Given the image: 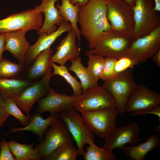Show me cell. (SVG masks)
<instances>
[{"label":"cell","instance_id":"cell-16","mask_svg":"<svg viewBox=\"0 0 160 160\" xmlns=\"http://www.w3.org/2000/svg\"><path fill=\"white\" fill-rule=\"evenodd\" d=\"M72 28L71 24L64 21L55 31L49 34L44 33L40 34L35 43L30 46L27 51L25 60L24 65L26 68L40 53L50 48L57 39L64 33L68 32Z\"/></svg>","mask_w":160,"mask_h":160},{"label":"cell","instance_id":"cell-7","mask_svg":"<svg viewBox=\"0 0 160 160\" xmlns=\"http://www.w3.org/2000/svg\"><path fill=\"white\" fill-rule=\"evenodd\" d=\"M41 13L35 7L12 14L0 20V33L31 30L38 31L43 24Z\"/></svg>","mask_w":160,"mask_h":160},{"label":"cell","instance_id":"cell-31","mask_svg":"<svg viewBox=\"0 0 160 160\" xmlns=\"http://www.w3.org/2000/svg\"><path fill=\"white\" fill-rule=\"evenodd\" d=\"M2 107L7 113L15 118L23 125L26 126L29 123L31 115L24 114L12 98L4 99Z\"/></svg>","mask_w":160,"mask_h":160},{"label":"cell","instance_id":"cell-44","mask_svg":"<svg viewBox=\"0 0 160 160\" xmlns=\"http://www.w3.org/2000/svg\"><path fill=\"white\" fill-rule=\"evenodd\" d=\"M154 131L158 132H160V124L154 128Z\"/></svg>","mask_w":160,"mask_h":160},{"label":"cell","instance_id":"cell-1","mask_svg":"<svg viewBox=\"0 0 160 160\" xmlns=\"http://www.w3.org/2000/svg\"><path fill=\"white\" fill-rule=\"evenodd\" d=\"M107 12L104 0H88L79 7L78 22L81 26V35L87 41L90 49H94L103 34L112 29Z\"/></svg>","mask_w":160,"mask_h":160},{"label":"cell","instance_id":"cell-8","mask_svg":"<svg viewBox=\"0 0 160 160\" xmlns=\"http://www.w3.org/2000/svg\"><path fill=\"white\" fill-rule=\"evenodd\" d=\"M81 113L85 123L93 133L104 139L116 127L117 118L119 114L116 107L84 112Z\"/></svg>","mask_w":160,"mask_h":160},{"label":"cell","instance_id":"cell-33","mask_svg":"<svg viewBox=\"0 0 160 160\" xmlns=\"http://www.w3.org/2000/svg\"><path fill=\"white\" fill-rule=\"evenodd\" d=\"M117 59L110 57H105V63L100 79L104 82L114 78L116 76L114 72V65Z\"/></svg>","mask_w":160,"mask_h":160},{"label":"cell","instance_id":"cell-39","mask_svg":"<svg viewBox=\"0 0 160 160\" xmlns=\"http://www.w3.org/2000/svg\"><path fill=\"white\" fill-rule=\"evenodd\" d=\"M153 61L158 67H160V49H159L152 57Z\"/></svg>","mask_w":160,"mask_h":160},{"label":"cell","instance_id":"cell-22","mask_svg":"<svg viewBox=\"0 0 160 160\" xmlns=\"http://www.w3.org/2000/svg\"><path fill=\"white\" fill-rule=\"evenodd\" d=\"M145 142L139 145L123 146L121 149L124 154L132 160H143L147 153L159 145V135L152 134Z\"/></svg>","mask_w":160,"mask_h":160},{"label":"cell","instance_id":"cell-17","mask_svg":"<svg viewBox=\"0 0 160 160\" xmlns=\"http://www.w3.org/2000/svg\"><path fill=\"white\" fill-rule=\"evenodd\" d=\"M68 32L67 36L61 40L57 47L56 53L52 56V62L60 65H64L68 61L72 62L75 60L81 52L80 47L76 44L75 31L72 28Z\"/></svg>","mask_w":160,"mask_h":160},{"label":"cell","instance_id":"cell-41","mask_svg":"<svg viewBox=\"0 0 160 160\" xmlns=\"http://www.w3.org/2000/svg\"><path fill=\"white\" fill-rule=\"evenodd\" d=\"M154 9L156 12H160V0H154Z\"/></svg>","mask_w":160,"mask_h":160},{"label":"cell","instance_id":"cell-34","mask_svg":"<svg viewBox=\"0 0 160 160\" xmlns=\"http://www.w3.org/2000/svg\"><path fill=\"white\" fill-rule=\"evenodd\" d=\"M135 65L132 59L129 57H125L118 59L114 65V72L117 75L130 69L132 70Z\"/></svg>","mask_w":160,"mask_h":160},{"label":"cell","instance_id":"cell-26","mask_svg":"<svg viewBox=\"0 0 160 160\" xmlns=\"http://www.w3.org/2000/svg\"><path fill=\"white\" fill-rule=\"evenodd\" d=\"M81 58L78 57L72 62L71 65L68 68V71L73 72L79 79L83 92L88 89L98 85L89 74L87 67L81 63Z\"/></svg>","mask_w":160,"mask_h":160},{"label":"cell","instance_id":"cell-42","mask_svg":"<svg viewBox=\"0 0 160 160\" xmlns=\"http://www.w3.org/2000/svg\"><path fill=\"white\" fill-rule=\"evenodd\" d=\"M133 7L135 4L136 0H123Z\"/></svg>","mask_w":160,"mask_h":160},{"label":"cell","instance_id":"cell-19","mask_svg":"<svg viewBox=\"0 0 160 160\" xmlns=\"http://www.w3.org/2000/svg\"><path fill=\"white\" fill-rule=\"evenodd\" d=\"M26 32L19 31L4 34L5 50L10 52L19 63L24 65L26 53L30 46L25 37Z\"/></svg>","mask_w":160,"mask_h":160},{"label":"cell","instance_id":"cell-43","mask_svg":"<svg viewBox=\"0 0 160 160\" xmlns=\"http://www.w3.org/2000/svg\"><path fill=\"white\" fill-rule=\"evenodd\" d=\"M4 102V99L0 94V106L2 107Z\"/></svg>","mask_w":160,"mask_h":160},{"label":"cell","instance_id":"cell-29","mask_svg":"<svg viewBox=\"0 0 160 160\" xmlns=\"http://www.w3.org/2000/svg\"><path fill=\"white\" fill-rule=\"evenodd\" d=\"M26 68L22 64L15 63L8 59H3L0 60V77L20 78Z\"/></svg>","mask_w":160,"mask_h":160},{"label":"cell","instance_id":"cell-12","mask_svg":"<svg viewBox=\"0 0 160 160\" xmlns=\"http://www.w3.org/2000/svg\"><path fill=\"white\" fill-rule=\"evenodd\" d=\"M51 69L39 81L33 82L25 88L18 95L12 98L21 109L30 116L33 105L47 94L50 87V80L53 76Z\"/></svg>","mask_w":160,"mask_h":160},{"label":"cell","instance_id":"cell-4","mask_svg":"<svg viewBox=\"0 0 160 160\" xmlns=\"http://www.w3.org/2000/svg\"><path fill=\"white\" fill-rule=\"evenodd\" d=\"M104 0L112 29L132 38L135 25L132 7L123 0Z\"/></svg>","mask_w":160,"mask_h":160},{"label":"cell","instance_id":"cell-32","mask_svg":"<svg viewBox=\"0 0 160 160\" xmlns=\"http://www.w3.org/2000/svg\"><path fill=\"white\" fill-rule=\"evenodd\" d=\"M89 59L87 67L89 74L97 82L100 79L105 63V57L94 54L87 55Z\"/></svg>","mask_w":160,"mask_h":160},{"label":"cell","instance_id":"cell-27","mask_svg":"<svg viewBox=\"0 0 160 160\" xmlns=\"http://www.w3.org/2000/svg\"><path fill=\"white\" fill-rule=\"evenodd\" d=\"M83 156L84 160H117L118 158L113 153L103 147L100 148L92 143L86 148Z\"/></svg>","mask_w":160,"mask_h":160},{"label":"cell","instance_id":"cell-5","mask_svg":"<svg viewBox=\"0 0 160 160\" xmlns=\"http://www.w3.org/2000/svg\"><path fill=\"white\" fill-rule=\"evenodd\" d=\"M116 106L111 93L103 85L98 84L83 92L74 104V109L81 113Z\"/></svg>","mask_w":160,"mask_h":160},{"label":"cell","instance_id":"cell-10","mask_svg":"<svg viewBox=\"0 0 160 160\" xmlns=\"http://www.w3.org/2000/svg\"><path fill=\"white\" fill-rule=\"evenodd\" d=\"M132 70L129 69L117 75L113 79L104 82L102 85L113 95L120 114L125 112L127 100L137 85Z\"/></svg>","mask_w":160,"mask_h":160},{"label":"cell","instance_id":"cell-20","mask_svg":"<svg viewBox=\"0 0 160 160\" xmlns=\"http://www.w3.org/2000/svg\"><path fill=\"white\" fill-rule=\"evenodd\" d=\"M59 119V114L56 113L46 119H44L41 114L36 113L31 115L29 124L24 127H12L9 132L4 134L8 135L17 132L30 131L33 134L37 135L39 138L36 142H41L44 140V136L46 131L52 124Z\"/></svg>","mask_w":160,"mask_h":160},{"label":"cell","instance_id":"cell-13","mask_svg":"<svg viewBox=\"0 0 160 160\" xmlns=\"http://www.w3.org/2000/svg\"><path fill=\"white\" fill-rule=\"evenodd\" d=\"M160 49V26L149 34L140 38L132 42L129 57L135 65H139L152 57Z\"/></svg>","mask_w":160,"mask_h":160},{"label":"cell","instance_id":"cell-9","mask_svg":"<svg viewBox=\"0 0 160 160\" xmlns=\"http://www.w3.org/2000/svg\"><path fill=\"white\" fill-rule=\"evenodd\" d=\"M44 133L45 138L35 148L41 160H47L49 156L63 144L74 141L65 123L60 119L52 124Z\"/></svg>","mask_w":160,"mask_h":160},{"label":"cell","instance_id":"cell-11","mask_svg":"<svg viewBox=\"0 0 160 160\" xmlns=\"http://www.w3.org/2000/svg\"><path fill=\"white\" fill-rule=\"evenodd\" d=\"M160 104V94L146 85L138 84L132 92L126 103L125 111L131 116L140 115Z\"/></svg>","mask_w":160,"mask_h":160},{"label":"cell","instance_id":"cell-23","mask_svg":"<svg viewBox=\"0 0 160 160\" xmlns=\"http://www.w3.org/2000/svg\"><path fill=\"white\" fill-rule=\"evenodd\" d=\"M33 83L20 78L0 77V94L3 99L13 98Z\"/></svg>","mask_w":160,"mask_h":160},{"label":"cell","instance_id":"cell-38","mask_svg":"<svg viewBox=\"0 0 160 160\" xmlns=\"http://www.w3.org/2000/svg\"><path fill=\"white\" fill-rule=\"evenodd\" d=\"M5 35L0 33V60L3 58L2 54L5 50Z\"/></svg>","mask_w":160,"mask_h":160},{"label":"cell","instance_id":"cell-28","mask_svg":"<svg viewBox=\"0 0 160 160\" xmlns=\"http://www.w3.org/2000/svg\"><path fill=\"white\" fill-rule=\"evenodd\" d=\"M79 152L73 143H65L56 149L47 160H76Z\"/></svg>","mask_w":160,"mask_h":160},{"label":"cell","instance_id":"cell-37","mask_svg":"<svg viewBox=\"0 0 160 160\" xmlns=\"http://www.w3.org/2000/svg\"><path fill=\"white\" fill-rule=\"evenodd\" d=\"M147 114H153L156 115L159 118V121H160V106L158 105L149 111L141 113L140 115H144Z\"/></svg>","mask_w":160,"mask_h":160},{"label":"cell","instance_id":"cell-35","mask_svg":"<svg viewBox=\"0 0 160 160\" xmlns=\"http://www.w3.org/2000/svg\"><path fill=\"white\" fill-rule=\"evenodd\" d=\"M0 160H16L12 154L8 142L3 138L0 142Z\"/></svg>","mask_w":160,"mask_h":160},{"label":"cell","instance_id":"cell-21","mask_svg":"<svg viewBox=\"0 0 160 160\" xmlns=\"http://www.w3.org/2000/svg\"><path fill=\"white\" fill-rule=\"evenodd\" d=\"M53 53L54 51L49 48L39 53L28 69L27 78L34 80L42 78L52 69V56Z\"/></svg>","mask_w":160,"mask_h":160},{"label":"cell","instance_id":"cell-18","mask_svg":"<svg viewBox=\"0 0 160 160\" xmlns=\"http://www.w3.org/2000/svg\"><path fill=\"white\" fill-rule=\"evenodd\" d=\"M58 0H41L39 6L35 7L40 12L44 14L43 23L38 32L39 35L46 33L49 34L57 30V25L60 26L64 21L55 4Z\"/></svg>","mask_w":160,"mask_h":160},{"label":"cell","instance_id":"cell-30","mask_svg":"<svg viewBox=\"0 0 160 160\" xmlns=\"http://www.w3.org/2000/svg\"><path fill=\"white\" fill-rule=\"evenodd\" d=\"M53 69V75H59L63 78L71 87L74 95L79 96L82 93L81 84L76 78L71 74L66 65H57L54 63L52 64Z\"/></svg>","mask_w":160,"mask_h":160},{"label":"cell","instance_id":"cell-24","mask_svg":"<svg viewBox=\"0 0 160 160\" xmlns=\"http://www.w3.org/2000/svg\"><path fill=\"white\" fill-rule=\"evenodd\" d=\"M61 4L57 3L56 7L59 11L64 21L70 22L73 29L76 33L79 45L80 44V30L77 26L78 14L79 9L78 4L73 5L70 0H61Z\"/></svg>","mask_w":160,"mask_h":160},{"label":"cell","instance_id":"cell-14","mask_svg":"<svg viewBox=\"0 0 160 160\" xmlns=\"http://www.w3.org/2000/svg\"><path fill=\"white\" fill-rule=\"evenodd\" d=\"M140 129L138 124L132 122L127 125L113 129L105 139L103 147L113 151L114 149H121L127 144L135 145L141 140L139 137Z\"/></svg>","mask_w":160,"mask_h":160},{"label":"cell","instance_id":"cell-6","mask_svg":"<svg viewBox=\"0 0 160 160\" xmlns=\"http://www.w3.org/2000/svg\"><path fill=\"white\" fill-rule=\"evenodd\" d=\"M59 114V119L66 124L76 144L79 155L83 156L85 145L95 142L94 134L85 124L81 115L74 108L61 111Z\"/></svg>","mask_w":160,"mask_h":160},{"label":"cell","instance_id":"cell-40","mask_svg":"<svg viewBox=\"0 0 160 160\" xmlns=\"http://www.w3.org/2000/svg\"><path fill=\"white\" fill-rule=\"evenodd\" d=\"M71 2L73 5L78 4L79 7L85 5L88 1V0H70Z\"/></svg>","mask_w":160,"mask_h":160},{"label":"cell","instance_id":"cell-36","mask_svg":"<svg viewBox=\"0 0 160 160\" xmlns=\"http://www.w3.org/2000/svg\"><path fill=\"white\" fill-rule=\"evenodd\" d=\"M9 116L5 111L2 107L0 106V128L4 126V123Z\"/></svg>","mask_w":160,"mask_h":160},{"label":"cell","instance_id":"cell-3","mask_svg":"<svg viewBox=\"0 0 160 160\" xmlns=\"http://www.w3.org/2000/svg\"><path fill=\"white\" fill-rule=\"evenodd\" d=\"M153 0H136L132 7L135 22L133 39L147 35L160 26V17Z\"/></svg>","mask_w":160,"mask_h":160},{"label":"cell","instance_id":"cell-15","mask_svg":"<svg viewBox=\"0 0 160 160\" xmlns=\"http://www.w3.org/2000/svg\"><path fill=\"white\" fill-rule=\"evenodd\" d=\"M46 96L38 100V107L36 113L41 114L49 112L51 115L58 113L65 110L74 108L78 97L73 94L68 95L57 92L50 88Z\"/></svg>","mask_w":160,"mask_h":160},{"label":"cell","instance_id":"cell-25","mask_svg":"<svg viewBox=\"0 0 160 160\" xmlns=\"http://www.w3.org/2000/svg\"><path fill=\"white\" fill-rule=\"evenodd\" d=\"M31 144L18 143L13 140L8 142L11 152L16 160H41L37 149Z\"/></svg>","mask_w":160,"mask_h":160},{"label":"cell","instance_id":"cell-2","mask_svg":"<svg viewBox=\"0 0 160 160\" xmlns=\"http://www.w3.org/2000/svg\"><path fill=\"white\" fill-rule=\"evenodd\" d=\"M134 41L131 36L120 33L112 29L105 33L96 47L85 53L119 59L129 57V50Z\"/></svg>","mask_w":160,"mask_h":160}]
</instances>
